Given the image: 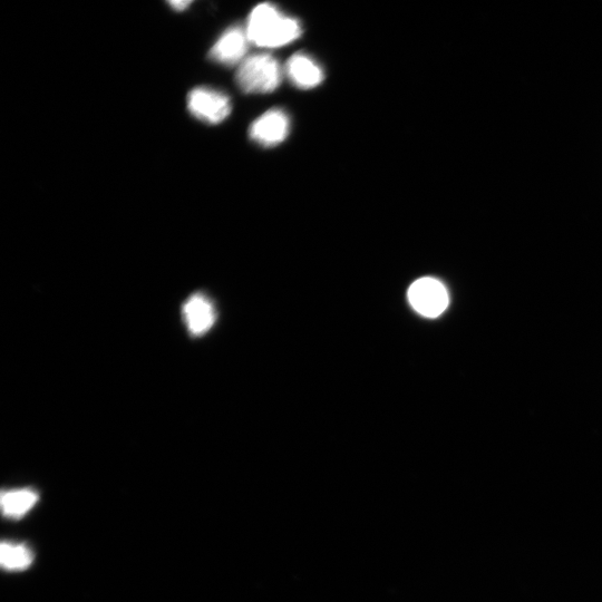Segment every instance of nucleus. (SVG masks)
<instances>
[{
	"instance_id": "obj_5",
	"label": "nucleus",
	"mask_w": 602,
	"mask_h": 602,
	"mask_svg": "<svg viewBox=\"0 0 602 602\" xmlns=\"http://www.w3.org/2000/svg\"><path fill=\"white\" fill-rule=\"evenodd\" d=\"M289 128V118L283 110H270L252 123L250 138L264 147H275L286 140Z\"/></svg>"
},
{
	"instance_id": "obj_8",
	"label": "nucleus",
	"mask_w": 602,
	"mask_h": 602,
	"mask_svg": "<svg viewBox=\"0 0 602 602\" xmlns=\"http://www.w3.org/2000/svg\"><path fill=\"white\" fill-rule=\"evenodd\" d=\"M286 74L291 83L301 90H310L324 80L323 70L313 58L305 54H296L286 64Z\"/></svg>"
},
{
	"instance_id": "obj_10",
	"label": "nucleus",
	"mask_w": 602,
	"mask_h": 602,
	"mask_svg": "<svg viewBox=\"0 0 602 602\" xmlns=\"http://www.w3.org/2000/svg\"><path fill=\"white\" fill-rule=\"evenodd\" d=\"M0 562L7 570H25L32 565L33 553L26 546L4 542L0 549Z\"/></svg>"
},
{
	"instance_id": "obj_2",
	"label": "nucleus",
	"mask_w": 602,
	"mask_h": 602,
	"mask_svg": "<svg viewBox=\"0 0 602 602\" xmlns=\"http://www.w3.org/2000/svg\"><path fill=\"white\" fill-rule=\"evenodd\" d=\"M236 80L240 89L248 94L274 92L281 83L280 65L271 55H252L240 64Z\"/></svg>"
},
{
	"instance_id": "obj_9",
	"label": "nucleus",
	"mask_w": 602,
	"mask_h": 602,
	"mask_svg": "<svg viewBox=\"0 0 602 602\" xmlns=\"http://www.w3.org/2000/svg\"><path fill=\"white\" fill-rule=\"evenodd\" d=\"M37 500L38 495L32 490L25 489L3 492V512L9 518H21L35 506Z\"/></svg>"
},
{
	"instance_id": "obj_7",
	"label": "nucleus",
	"mask_w": 602,
	"mask_h": 602,
	"mask_svg": "<svg viewBox=\"0 0 602 602\" xmlns=\"http://www.w3.org/2000/svg\"><path fill=\"white\" fill-rule=\"evenodd\" d=\"M183 316L190 333L196 336L206 334L215 325L216 310L205 296H191L183 306Z\"/></svg>"
},
{
	"instance_id": "obj_4",
	"label": "nucleus",
	"mask_w": 602,
	"mask_h": 602,
	"mask_svg": "<svg viewBox=\"0 0 602 602\" xmlns=\"http://www.w3.org/2000/svg\"><path fill=\"white\" fill-rule=\"evenodd\" d=\"M188 108L197 119L210 124L225 121L231 113L229 97L210 89H196L189 94Z\"/></svg>"
},
{
	"instance_id": "obj_11",
	"label": "nucleus",
	"mask_w": 602,
	"mask_h": 602,
	"mask_svg": "<svg viewBox=\"0 0 602 602\" xmlns=\"http://www.w3.org/2000/svg\"><path fill=\"white\" fill-rule=\"evenodd\" d=\"M191 2H184V0H177V2H171L170 5L176 11H184L187 7H189Z\"/></svg>"
},
{
	"instance_id": "obj_3",
	"label": "nucleus",
	"mask_w": 602,
	"mask_h": 602,
	"mask_svg": "<svg viewBox=\"0 0 602 602\" xmlns=\"http://www.w3.org/2000/svg\"><path fill=\"white\" fill-rule=\"evenodd\" d=\"M409 300L415 312L427 318L441 316L450 303L448 290L440 280L431 277L415 281L409 290Z\"/></svg>"
},
{
	"instance_id": "obj_6",
	"label": "nucleus",
	"mask_w": 602,
	"mask_h": 602,
	"mask_svg": "<svg viewBox=\"0 0 602 602\" xmlns=\"http://www.w3.org/2000/svg\"><path fill=\"white\" fill-rule=\"evenodd\" d=\"M247 32L239 27L229 28L219 41L213 45L209 56L211 60L223 65H236L245 57L248 48Z\"/></svg>"
},
{
	"instance_id": "obj_1",
	"label": "nucleus",
	"mask_w": 602,
	"mask_h": 602,
	"mask_svg": "<svg viewBox=\"0 0 602 602\" xmlns=\"http://www.w3.org/2000/svg\"><path fill=\"white\" fill-rule=\"evenodd\" d=\"M301 35L296 19L285 16L271 4H261L251 12L247 36L259 47L277 48L293 43Z\"/></svg>"
}]
</instances>
